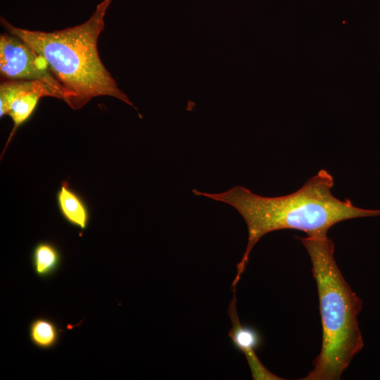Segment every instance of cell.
I'll list each match as a JSON object with an SVG mask.
<instances>
[{
  "label": "cell",
  "mask_w": 380,
  "mask_h": 380,
  "mask_svg": "<svg viewBox=\"0 0 380 380\" xmlns=\"http://www.w3.org/2000/svg\"><path fill=\"white\" fill-rule=\"evenodd\" d=\"M334 181L326 170H320L308 179L298 190L288 195L265 197L249 189L236 186L219 194L201 192L196 196L227 203L243 218L248 229V243L241 260L237 264L232 288L236 287L248 261L250 253L266 234L279 229H296L308 236L327 235L334 224L357 217L380 215V210L355 206L346 198L340 200L331 192Z\"/></svg>",
  "instance_id": "cell-1"
},
{
  "label": "cell",
  "mask_w": 380,
  "mask_h": 380,
  "mask_svg": "<svg viewBox=\"0 0 380 380\" xmlns=\"http://www.w3.org/2000/svg\"><path fill=\"white\" fill-rule=\"evenodd\" d=\"M112 0L97 5L84 23L53 32L15 27L1 17L8 33L17 37L47 61L52 72L72 95L70 107L79 109L101 96L116 98L134 107L103 64L97 42L105 27L104 17Z\"/></svg>",
  "instance_id": "cell-2"
},
{
  "label": "cell",
  "mask_w": 380,
  "mask_h": 380,
  "mask_svg": "<svg viewBox=\"0 0 380 380\" xmlns=\"http://www.w3.org/2000/svg\"><path fill=\"white\" fill-rule=\"evenodd\" d=\"M298 238V237H297ZM306 248L316 281L322 342L314 367L303 380H338L364 346L357 322L361 298L343 277L327 235L298 238Z\"/></svg>",
  "instance_id": "cell-3"
},
{
  "label": "cell",
  "mask_w": 380,
  "mask_h": 380,
  "mask_svg": "<svg viewBox=\"0 0 380 380\" xmlns=\"http://www.w3.org/2000/svg\"><path fill=\"white\" fill-rule=\"evenodd\" d=\"M0 73L4 80H42L68 91L52 72L46 59L8 32L0 36Z\"/></svg>",
  "instance_id": "cell-4"
},
{
  "label": "cell",
  "mask_w": 380,
  "mask_h": 380,
  "mask_svg": "<svg viewBox=\"0 0 380 380\" xmlns=\"http://www.w3.org/2000/svg\"><path fill=\"white\" fill-rule=\"evenodd\" d=\"M44 96L56 97L70 103V96L42 80H4L0 85V116L9 115L13 127L6 146L10 143L17 129L25 123L35 110L39 99Z\"/></svg>",
  "instance_id": "cell-5"
},
{
  "label": "cell",
  "mask_w": 380,
  "mask_h": 380,
  "mask_svg": "<svg viewBox=\"0 0 380 380\" xmlns=\"http://www.w3.org/2000/svg\"><path fill=\"white\" fill-rule=\"evenodd\" d=\"M234 297L231 300L228 313L232 327L228 335L234 348L242 352L247 360L251 375L255 380H280L282 378L269 371L260 362L255 350L262 344L260 333L253 327L243 325L236 311V288H233Z\"/></svg>",
  "instance_id": "cell-6"
},
{
  "label": "cell",
  "mask_w": 380,
  "mask_h": 380,
  "mask_svg": "<svg viewBox=\"0 0 380 380\" xmlns=\"http://www.w3.org/2000/svg\"><path fill=\"white\" fill-rule=\"evenodd\" d=\"M58 210L63 218L70 224L82 230L87 228L89 211L81 196L64 182L56 194Z\"/></svg>",
  "instance_id": "cell-7"
},
{
  "label": "cell",
  "mask_w": 380,
  "mask_h": 380,
  "mask_svg": "<svg viewBox=\"0 0 380 380\" xmlns=\"http://www.w3.org/2000/svg\"><path fill=\"white\" fill-rule=\"evenodd\" d=\"M61 260V255L58 248L50 242H39L32 250V265L35 273L40 277L53 274L58 268Z\"/></svg>",
  "instance_id": "cell-8"
},
{
  "label": "cell",
  "mask_w": 380,
  "mask_h": 380,
  "mask_svg": "<svg viewBox=\"0 0 380 380\" xmlns=\"http://www.w3.org/2000/svg\"><path fill=\"white\" fill-rule=\"evenodd\" d=\"M29 335L34 346L42 349H49L57 343L59 331L51 320L40 317L34 319L30 324Z\"/></svg>",
  "instance_id": "cell-9"
}]
</instances>
